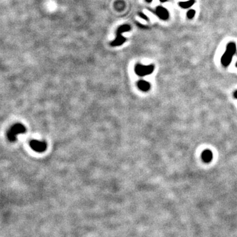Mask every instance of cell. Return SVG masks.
<instances>
[{
	"label": "cell",
	"mask_w": 237,
	"mask_h": 237,
	"mask_svg": "<svg viewBox=\"0 0 237 237\" xmlns=\"http://www.w3.org/2000/svg\"><path fill=\"white\" fill-rule=\"evenodd\" d=\"M130 27L129 24H123L121 26L118 27V28L116 31V38L115 39L110 43V45L112 47H116V46H120L123 45L127 39H126L123 36V33L129 32L130 31Z\"/></svg>",
	"instance_id": "cell-1"
},
{
	"label": "cell",
	"mask_w": 237,
	"mask_h": 237,
	"mask_svg": "<svg viewBox=\"0 0 237 237\" xmlns=\"http://www.w3.org/2000/svg\"><path fill=\"white\" fill-rule=\"evenodd\" d=\"M26 127L23 125L21 123L15 124L7 131V138L10 142H13L17 140V136L18 134H24L26 133Z\"/></svg>",
	"instance_id": "cell-2"
},
{
	"label": "cell",
	"mask_w": 237,
	"mask_h": 237,
	"mask_svg": "<svg viewBox=\"0 0 237 237\" xmlns=\"http://www.w3.org/2000/svg\"><path fill=\"white\" fill-rule=\"evenodd\" d=\"M236 46L234 42H230L227 44L226 48V51L221 57V63L224 66L226 67L231 63L233 55L236 53Z\"/></svg>",
	"instance_id": "cell-3"
},
{
	"label": "cell",
	"mask_w": 237,
	"mask_h": 237,
	"mask_svg": "<svg viewBox=\"0 0 237 237\" xmlns=\"http://www.w3.org/2000/svg\"><path fill=\"white\" fill-rule=\"evenodd\" d=\"M135 73L140 77L147 76L152 74L154 70V66L152 65H143L141 64H137L135 66Z\"/></svg>",
	"instance_id": "cell-4"
},
{
	"label": "cell",
	"mask_w": 237,
	"mask_h": 237,
	"mask_svg": "<svg viewBox=\"0 0 237 237\" xmlns=\"http://www.w3.org/2000/svg\"><path fill=\"white\" fill-rule=\"evenodd\" d=\"M30 146L34 151L38 153H42L47 149V144L44 141L32 140L30 142Z\"/></svg>",
	"instance_id": "cell-5"
},
{
	"label": "cell",
	"mask_w": 237,
	"mask_h": 237,
	"mask_svg": "<svg viewBox=\"0 0 237 237\" xmlns=\"http://www.w3.org/2000/svg\"><path fill=\"white\" fill-rule=\"evenodd\" d=\"M155 13L159 19H161V20H164V21L167 20L169 17V13L167 11V9L162 6H158L156 8Z\"/></svg>",
	"instance_id": "cell-6"
},
{
	"label": "cell",
	"mask_w": 237,
	"mask_h": 237,
	"mask_svg": "<svg viewBox=\"0 0 237 237\" xmlns=\"http://www.w3.org/2000/svg\"><path fill=\"white\" fill-rule=\"evenodd\" d=\"M137 85H138V88L143 92H147L150 88V84L148 82L146 81V80H139Z\"/></svg>",
	"instance_id": "cell-7"
},
{
	"label": "cell",
	"mask_w": 237,
	"mask_h": 237,
	"mask_svg": "<svg viewBox=\"0 0 237 237\" xmlns=\"http://www.w3.org/2000/svg\"><path fill=\"white\" fill-rule=\"evenodd\" d=\"M201 158L204 160V161L206 163H209L212 160L213 158V154L209 150H204L201 154Z\"/></svg>",
	"instance_id": "cell-8"
},
{
	"label": "cell",
	"mask_w": 237,
	"mask_h": 237,
	"mask_svg": "<svg viewBox=\"0 0 237 237\" xmlns=\"http://www.w3.org/2000/svg\"><path fill=\"white\" fill-rule=\"evenodd\" d=\"M195 3V0H188L187 2H181L179 3V6L183 9H188Z\"/></svg>",
	"instance_id": "cell-9"
},
{
	"label": "cell",
	"mask_w": 237,
	"mask_h": 237,
	"mask_svg": "<svg viewBox=\"0 0 237 237\" xmlns=\"http://www.w3.org/2000/svg\"><path fill=\"white\" fill-rule=\"evenodd\" d=\"M195 14H196L195 10L190 9L189 11H188V12H187V17L189 19H193L194 18V17L195 16Z\"/></svg>",
	"instance_id": "cell-10"
},
{
	"label": "cell",
	"mask_w": 237,
	"mask_h": 237,
	"mask_svg": "<svg viewBox=\"0 0 237 237\" xmlns=\"http://www.w3.org/2000/svg\"><path fill=\"white\" fill-rule=\"evenodd\" d=\"M138 15L140 16V17L142 18L143 19L146 20V21H149V18L148 17V16H146L144 13L140 12V13H138Z\"/></svg>",
	"instance_id": "cell-11"
},
{
	"label": "cell",
	"mask_w": 237,
	"mask_h": 237,
	"mask_svg": "<svg viewBox=\"0 0 237 237\" xmlns=\"http://www.w3.org/2000/svg\"><path fill=\"white\" fill-rule=\"evenodd\" d=\"M167 1V0H159V2H161V3H165V2H166Z\"/></svg>",
	"instance_id": "cell-12"
},
{
	"label": "cell",
	"mask_w": 237,
	"mask_h": 237,
	"mask_svg": "<svg viewBox=\"0 0 237 237\" xmlns=\"http://www.w3.org/2000/svg\"><path fill=\"white\" fill-rule=\"evenodd\" d=\"M234 95H235V97L237 99V90H236V91L235 92V94H234Z\"/></svg>",
	"instance_id": "cell-13"
},
{
	"label": "cell",
	"mask_w": 237,
	"mask_h": 237,
	"mask_svg": "<svg viewBox=\"0 0 237 237\" xmlns=\"http://www.w3.org/2000/svg\"><path fill=\"white\" fill-rule=\"evenodd\" d=\"M145 1H146V2H148V3H151V2H152L153 1V0H145Z\"/></svg>",
	"instance_id": "cell-14"
},
{
	"label": "cell",
	"mask_w": 237,
	"mask_h": 237,
	"mask_svg": "<svg viewBox=\"0 0 237 237\" xmlns=\"http://www.w3.org/2000/svg\"><path fill=\"white\" fill-rule=\"evenodd\" d=\"M236 66L237 67V62H236Z\"/></svg>",
	"instance_id": "cell-15"
}]
</instances>
